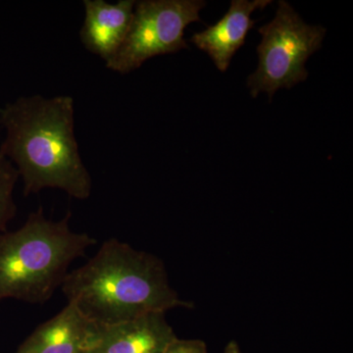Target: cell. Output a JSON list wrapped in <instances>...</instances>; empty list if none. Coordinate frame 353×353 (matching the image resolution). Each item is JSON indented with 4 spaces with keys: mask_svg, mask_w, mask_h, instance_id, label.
I'll list each match as a JSON object with an SVG mask.
<instances>
[{
    "mask_svg": "<svg viewBox=\"0 0 353 353\" xmlns=\"http://www.w3.org/2000/svg\"><path fill=\"white\" fill-rule=\"evenodd\" d=\"M0 126L6 130L0 153L17 169L25 196L46 189L80 201L90 196L92 176L77 143L73 97H19L0 108Z\"/></svg>",
    "mask_w": 353,
    "mask_h": 353,
    "instance_id": "obj_1",
    "label": "cell"
},
{
    "mask_svg": "<svg viewBox=\"0 0 353 353\" xmlns=\"http://www.w3.org/2000/svg\"><path fill=\"white\" fill-rule=\"evenodd\" d=\"M60 288L67 303L99 327L192 307L170 285L161 259L116 239L104 241L87 263L68 272Z\"/></svg>",
    "mask_w": 353,
    "mask_h": 353,
    "instance_id": "obj_2",
    "label": "cell"
},
{
    "mask_svg": "<svg viewBox=\"0 0 353 353\" xmlns=\"http://www.w3.org/2000/svg\"><path fill=\"white\" fill-rule=\"evenodd\" d=\"M70 218L68 212L61 220L48 219L39 208L19 229L0 234V301L43 304L61 287L70 265L97 243L73 231Z\"/></svg>",
    "mask_w": 353,
    "mask_h": 353,
    "instance_id": "obj_3",
    "label": "cell"
},
{
    "mask_svg": "<svg viewBox=\"0 0 353 353\" xmlns=\"http://www.w3.org/2000/svg\"><path fill=\"white\" fill-rule=\"evenodd\" d=\"M259 63L248 77L252 97L265 92L272 99L280 88H292L307 79L305 62L320 50L326 29L306 24L290 3L279 1L275 18L259 28Z\"/></svg>",
    "mask_w": 353,
    "mask_h": 353,
    "instance_id": "obj_4",
    "label": "cell"
},
{
    "mask_svg": "<svg viewBox=\"0 0 353 353\" xmlns=\"http://www.w3.org/2000/svg\"><path fill=\"white\" fill-rule=\"evenodd\" d=\"M202 0H141L136 1L129 31L108 69L128 74L150 58L189 48L185 30L199 22Z\"/></svg>",
    "mask_w": 353,
    "mask_h": 353,
    "instance_id": "obj_5",
    "label": "cell"
},
{
    "mask_svg": "<svg viewBox=\"0 0 353 353\" xmlns=\"http://www.w3.org/2000/svg\"><path fill=\"white\" fill-rule=\"evenodd\" d=\"M101 329L73 303H67L58 314L39 325L16 353H90Z\"/></svg>",
    "mask_w": 353,
    "mask_h": 353,
    "instance_id": "obj_6",
    "label": "cell"
},
{
    "mask_svg": "<svg viewBox=\"0 0 353 353\" xmlns=\"http://www.w3.org/2000/svg\"><path fill=\"white\" fill-rule=\"evenodd\" d=\"M134 0L109 3L104 0H85V21L80 39L85 50L105 62L116 54L131 25Z\"/></svg>",
    "mask_w": 353,
    "mask_h": 353,
    "instance_id": "obj_7",
    "label": "cell"
},
{
    "mask_svg": "<svg viewBox=\"0 0 353 353\" xmlns=\"http://www.w3.org/2000/svg\"><path fill=\"white\" fill-rule=\"evenodd\" d=\"M270 3L271 0H233L219 22L196 32L190 41L208 53L221 72H226L234 53L245 44L248 32L255 25L250 18L252 12L261 10Z\"/></svg>",
    "mask_w": 353,
    "mask_h": 353,
    "instance_id": "obj_8",
    "label": "cell"
},
{
    "mask_svg": "<svg viewBox=\"0 0 353 353\" xmlns=\"http://www.w3.org/2000/svg\"><path fill=\"white\" fill-rule=\"evenodd\" d=\"M178 338L165 313H152L137 319L101 327L90 353H161Z\"/></svg>",
    "mask_w": 353,
    "mask_h": 353,
    "instance_id": "obj_9",
    "label": "cell"
},
{
    "mask_svg": "<svg viewBox=\"0 0 353 353\" xmlns=\"http://www.w3.org/2000/svg\"><path fill=\"white\" fill-rule=\"evenodd\" d=\"M19 178L12 162L0 153V234L7 231L9 222L17 212L13 192Z\"/></svg>",
    "mask_w": 353,
    "mask_h": 353,
    "instance_id": "obj_10",
    "label": "cell"
},
{
    "mask_svg": "<svg viewBox=\"0 0 353 353\" xmlns=\"http://www.w3.org/2000/svg\"><path fill=\"white\" fill-rule=\"evenodd\" d=\"M161 353H208V350L203 341L176 338Z\"/></svg>",
    "mask_w": 353,
    "mask_h": 353,
    "instance_id": "obj_11",
    "label": "cell"
},
{
    "mask_svg": "<svg viewBox=\"0 0 353 353\" xmlns=\"http://www.w3.org/2000/svg\"><path fill=\"white\" fill-rule=\"evenodd\" d=\"M222 353H243L241 352L240 345L234 341H230L225 347Z\"/></svg>",
    "mask_w": 353,
    "mask_h": 353,
    "instance_id": "obj_12",
    "label": "cell"
}]
</instances>
